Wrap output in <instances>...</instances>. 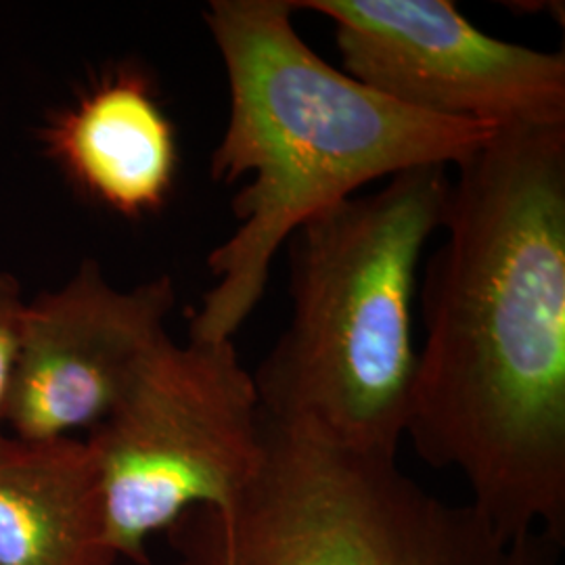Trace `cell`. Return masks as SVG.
<instances>
[{
    "label": "cell",
    "instance_id": "cell-1",
    "mask_svg": "<svg viewBox=\"0 0 565 565\" xmlns=\"http://www.w3.org/2000/svg\"><path fill=\"white\" fill-rule=\"evenodd\" d=\"M457 172L406 436L497 532L564 545L565 126L494 132Z\"/></svg>",
    "mask_w": 565,
    "mask_h": 565
},
{
    "label": "cell",
    "instance_id": "cell-2",
    "mask_svg": "<svg viewBox=\"0 0 565 565\" xmlns=\"http://www.w3.org/2000/svg\"><path fill=\"white\" fill-rule=\"evenodd\" d=\"M294 0H212L203 13L231 109L210 162L216 182L247 179L237 218L212 249L214 285L189 340L228 342L263 300L289 237L364 184L422 166H459L494 132L392 102L319 57L296 30Z\"/></svg>",
    "mask_w": 565,
    "mask_h": 565
},
{
    "label": "cell",
    "instance_id": "cell-3",
    "mask_svg": "<svg viewBox=\"0 0 565 565\" xmlns=\"http://www.w3.org/2000/svg\"><path fill=\"white\" fill-rule=\"evenodd\" d=\"M448 170L401 172L377 193L331 205L285 243L291 319L252 373L264 415L396 459L417 369V275L445 224Z\"/></svg>",
    "mask_w": 565,
    "mask_h": 565
},
{
    "label": "cell",
    "instance_id": "cell-4",
    "mask_svg": "<svg viewBox=\"0 0 565 565\" xmlns=\"http://www.w3.org/2000/svg\"><path fill=\"white\" fill-rule=\"evenodd\" d=\"M179 565H559L546 536L511 539L398 469L263 413V459L233 507L170 527Z\"/></svg>",
    "mask_w": 565,
    "mask_h": 565
},
{
    "label": "cell",
    "instance_id": "cell-5",
    "mask_svg": "<svg viewBox=\"0 0 565 565\" xmlns=\"http://www.w3.org/2000/svg\"><path fill=\"white\" fill-rule=\"evenodd\" d=\"M107 536L147 565V541L193 509L224 511L263 459V406L233 340L177 343L142 364L111 413L88 431Z\"/></svg>",
    "mask_w": 565,
    "mask_h": 565
},
{
    "label": "cell",
    "instance_id": "cell-6",
    "mask_svg": "<svg viewBox=\"0 0 565 565\" xmlns=\"http://www.w3.org/2000/svg\"><path fill=\"white\" fill-rule=\"evenodd\" d=\"M333 23L343 72L404 107L492 132L565 126V55L482 32L450 0H294Z\"/></svg>",
    "mask_w": 565,
    "mask_h": 565
},
{
    "label": "cell",
    "instance_id": "cell-7",
    "mask_svg": "<svg viewBox=\"0 0 565 565\" xmlns=\"http://www.w3.org/2000/svg\"><path fill=\"white\" fill-rule=\"evenodd\" d=\"M172 277L120 289L84 260L60 289L25 302L4 424L23 440L102 424L168 338Z\"/></svg>",
    "mask_w": 565,
    "mask_h": 565
},
{
    "label": "cell",
    "instance_id": "cell-8",
    "mask_svg": "<svg viewBox=\"0 0 565 565\" xmlns=\"http://www.w3.org/2000/svg\"><path fill=\"white\" fill-rule=\"evenodd\" d=\"M42 141L82 193L126 218L160 212L174 189V124L139 70L97 82L44 128Z\"/></svg>",
    "mask_w": 565,
    "mask_h": 565
},
{
    "label": "cell",
    "instance_id": "cell-9",
    "mask_svg": "<svg viewBox=\"0 0 565 565\" xmlns=\"http://www.w3.org/2000/svg\"><path fill=\"white\" fill-rule=\"evenodd\" d=\"M86 440L0 434V565H114Z\"/></svg>",
    "mask_w": 565,
    "mask_h": 565
},
{
    "label": "cell",
    "instance_id": "cell-10",
    "mask_svg": "<svg viewBox=\"0 0 565 565\" xmlns=\"http://www.w3.org/2000/svg\"><path fill=\"white\" fill-rule=\"evenodd\" d=\"M25 300L13 275L0 270V434L4 425L7 401L20 348L21 317Z\"/></svg>",
    "mask_w": 565,
    "mask_h": 565
}]
</instances>
